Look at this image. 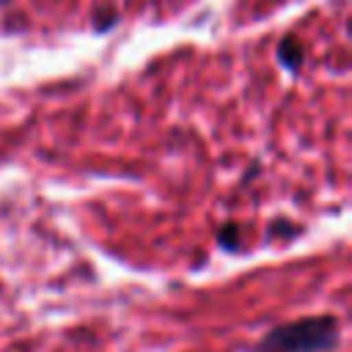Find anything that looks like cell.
I'll use <instances>...</instances> for the list:
<instances>
[{"instance_id":"6","label":"cell","mask_w":352,"mask_h":352,"mask_svg":"<svg viewBox=\"0 0 352 352\" xmlns=\"http://www.w3.org/2000/svg\"><path fill=\"white\" fill-rule=\"evenodd\" d=\"M258 168H261V165H258V162H253V165L245 170V179H242V182H245V184H248V182H253V179H256V173H258Z\"/></svg>"},{"instance_id":"3","label":"cell","mask_w":352,"mask_h":352,"mask_svg":"<svg viewBox=\"0 0 352 352\" xmlns=\"http://www.w3.org/2000/svg\"><path fill=\"white\" fill-rule=\"evenodd\" d=\"M91 22H94V30L96 33H107V30H113L116 28V22H118V11L116 8H96L94 14H91Z\"/></svg>"},{"instance_id":"1","label":"cell","mask_w":352,"mask_h":352,"mask_svg":"<svg viewBox=\"0 0 352 352\" xmlns=\"http://www.w3.org/2000/svg\"><path fill=\"white\" fill-rule=\"evenodd\" d=\"M341 322L333 314L300 316L264 333L256 352H327L338 344Z\"/></svg>"},{"instance_id":"5","label":"cell","mask_w":352,"mask_h":352,"mask_svg":"<svg viewBox=\"0 0 352 352\" xmlns=\"http://www.w3.org/2000/svg\"><path fill=\"white\" fill-rule=\"evenodd\" d=\"M300 228L297 226H289L286 220H275L272 226H270V236H275V234H297Z\"/></svg>"},{"instance_id":"2","label":"cell","mask_w":352,"mask_h":352,"mask_svg":"<svg viewBox=\"0 0 352 352\" xmlns=\"http://www.w3.org/2000/svg\"><path fill=\"white\" fill-rule=\"evenodd\" d=\"M275 58H278V63H280L286 72L294 74V72L302 66V60H305V50H302V44H300L297 36H283V38L278 41V47H275Z\"/></svg>"},{"instance_id":"4","label":"cell","mask_w":352,"mask_h":352,"mask_svg":"<svg viewBox=\"0 0 352 352\" xmlns=\"http://www.w3.org/2000/svg\"><path fill=\"white\" fill-rule=\"evenodd\" d=\"M217 245H220L223 250H228V253L239 250V226H236V223L220 226V231H217Z\"/></svg>"}]
</instances>
